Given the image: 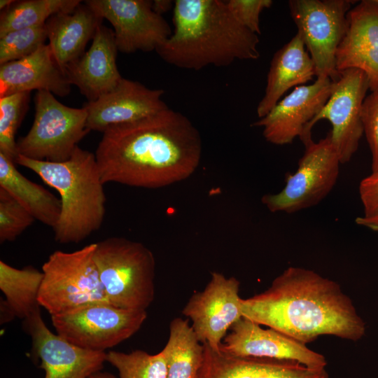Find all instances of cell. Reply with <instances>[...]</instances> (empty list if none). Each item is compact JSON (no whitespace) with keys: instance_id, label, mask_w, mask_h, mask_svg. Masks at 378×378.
<instances>
[{"instance_id":"cell-38","label":"cell","mask_w":378,"mask_h":378,"mask_svg":"<svg viewBox=\"0 0 378 378\" xmlns=\"http://www.w3.org/2000/svg\"><path fill=\"white\" fill-rule=\"evenodd\" d=\"M15 1L13 0H1L0 9L4 10L10 7Z\"/></svg>"},{"instance_id":"cell-33","label":"cell","mask_w":378,"mask_h":378,"mask_svg":"<svg viewBox=\"0 0 378 378\" xmlns=\"http://www.w3.org/2000/svg\"><path fill=\"white\" fill-rule=\"evenodd\" d=\"M227 7L237 20L251 32L260 34V15L273 4L272 0H228Z\"/></svg>"},{"instance_id":"cell-27","label":"cell","mask_w":378,"mask_h":378,"mask_svg":"<svg viewBox=\"0 0 378 378\" xmlns=\"http://www.w3.org/2000/svg\"><path fill=\"white\" fill-rule=\"evenodd\" d=\"M80 0L15 1L1 12L0 37L18 29L45 24L53 15L74 10Z\"/></svg>"},{"instance_id":"cell-16","label":"cell","mask_w":378,"mask_h":378,"mask_svg":"<svg viewBox=\"0 0 378 378\" xmlns=\"http://www.w3.org/2000/svg\"><path fill=\"white\" fill-rule=\"evenodd\" d=\"M242 317L230 329L220 349L231 355L295 361L311 368H326L325 356L307 344L272 328Z\"/></svg>"},{"instance_id":"cell-4","label":"cell","mask_w":378,"mask_h":378,"mask_svg":"<svg viewBox=\"0 0 378 378\" xmlns=\"http://www.w3.org/2000/svg\"><path fill=\"white\" fill-rule=\"evenodd\" d=\"M15 162L36 173L59 192L62 209L53 228L56 241L78 243L100 228L106 198L95 154L77 146L71 158L62 162L20 155Z\"/></svg>"},{"instance_id":"cell-18","label":"cell","mask_w":378,"mask_h":378,"mask_svg":"<svg viewBox=\"0 0 378 378\" xmlns=\"http://www.w3.org/2000/svg\"><path fill=\"white\" fill-rule=\"evenodd\" d=\"M338 72L356 69L365 74L370 90L378 85V2L363 0L346 14L345 34L336 51Z\"/></svg>"},{"instance_id":"cell-22","label":"cell","mask_w":378,"mask_h":378,"mask_svg":"<svg viewBox=\"0 0 378 378\" xmlns=\"http://www.w3.org/2000/svg\"><path fill=\"white\" fill-rule=\"evenodd\" d=\"M314 76V64L296 33L272 59L265 94L256 109L258 118L266 115L288 90L312 80Z\"/></svg>"},{"instance_id":"cell-19","label":"cell","mask_w":378,"mask_h":378,"mask_svg":"<svg viewBox=\"0 0 378 378\" xmlns=\"http://www.w3.org/2000/svg\"><path fill=\"white\" fill-rule=\"evenodd\" d=\"M118 48L113 31L101 24L88 51L64 70L71 85L92 102L112 90L122 80L116 64Z\"/></svg>"},{"instance_id":"cell-24","label":"cell","mask_w":378,"mask_h":378,"mask_svg":"<svg viewBox=\"0 0 378 378\" xmlns=\"http://www.w3.org/2000/svg\"><path fill=\"white\" fill-rule=\"evenodd\" d=\"M15 163L0 152V188L8 192L35 220L53 229L61 214L60 198L22 175Z\"/></svg>"},{"instance_id":"cell-9","label":"cell","mask_w":378,"mask_h":378,"mask_svg":"<svg viewBox=\"0 0 378 378\" xmlns=\"http://www.w3.org/2000/svg\"><path fill=\"white\" fill-rule=\"evenodd\" d=\"M146 317V310L101 302L52 315L51 321L56 333L70 343L85 349L105 351L134 335Z\"/></svg>"},{"instance_id":"cell-15","label":"cell","mask_w":378,"mask_h":378,"mask_svg":"<svg viewBox=\"0 0 378 378\" xmlns=\"http://www.w3.org/2000/svg\"><path fill=\"white\" fill-rule=\"evenodd\" d=\"M335 81L319 77L314 83L295 87L264 117L253 125L262 128L265 139L274 145L291 144L302 136L305 127L323 107Z\"/></svg>"},{"instance_id":"cell-36","label":"cell","mask_w":378,"mask_h":378,"mask_svg":"<svg viewBox=\"0 0 378 378\" xmlns=\"http://www.w3.org/2000/svg\"><path fill=\"white\" fill-rule=\"evenodd\" d=\"M356 223L358 225L378 232V216L372 217L358 216L356 219Z\"/></svg>"},{"instance_id":"cell-12","label":"cell","mask_w":378,"mask_h":378,"mask_svg":"<svg viewBox=\"0 0 378 378\" xmlns=\"http://www.w3.org/2000/svg\"><path fill=\"white\" fill-rule=\"evenodd\" d=\"M85 4L113 27L118 50L149 52L172 35L169 24L152 9L150 0H88Z\"/></svg>"},{"instance_id":"cell-39","label":"cell","mask_w":378,"mask_h":378,"mask_svg":"<svg viewBox=\"0 0 378 378\" xmlns=\"http://www.w3.org/2000/svg\"><path fill=\"white\" fill-rule=\"evenodd\" d=\"M376 1H377V2H378V0H376Z\"/></svg>"},{"instance_id":"cell-31","label":"cell","mask_w":378,"mask_h":378,"mask_svg":"<svg viewBox=\"0 0 378 378\" xmlns=\"http://www.w3.org/2000/svg\"><path fill=\"white\" fill-rule=\"evenodd\" d=\"M35 218L8 192L0 188V242L14 241Z\"/></svg>"},{"instance_id":"cell-17","label":"cell","mask_w":378,"mask_h":378,"mask_svg":"<svg viewBox=\"0 0 378 378\" xmlns=\"http://www.w3.org/2000/svg\"><path fill=\"white\" fill-rule=\"evenodd\" d=\"M164 92L122 78L112 90L84 104L87 126L90 130L103 132L111 126L155 114L169 107L162 99Z\"/></svg>"},{"instance_id":"cell-28","label":"cell","mask_w":378,"mask_h":378,"mask_svg":"<svg viewBox=\"0 0 378 378\" xmlns=\"http://www.w3.org/2000/svg\"><path fill=\"white\" fill-rule=\"evenodd\" d=\"M106 362L115 368L119 378H167V359L163 350L150 354L143 350L130 353L109 351Z\"/></svg>"},{"instance_id":"cell-35","label":"cell","mask_w":378,"mask_h":378,"mask_svg":"<svg viewBox=\"0 0 378 378\" xmlns=\"http://www.w3.org/2000/svg\"><path fill=\"white\" fill-rule=\"evenodd\" d=\"M174 6V1L171 0H154L152 1V9L158 15L169 11Z\"/></svg>"},{"instance_id":"cell-20","label":"cell","mask_w":378,"mask_h":378,"mask_svg":"<svg viewBox=\"0 0 378 378\" xmlns=\"http://www.w3.org/2000/svg\"><path fill=\"white\" fill-rule=\"evenodd\" d=\"M204 345L197 378H330L326 368L295 361L237 356Z\"/></svg>"},{"instance_id":"cell-8","label":"cell","mask_w":378,"mask_h":378,"mask_svg":"<svg viewBox=\"0 0 378 378\" xmlns=\"http://www.w3.org/2000/svg\"><path fill=\"white\" fill-rule=\"evenodd\" d=\"M296 171L286 176L277 193L266 194L262 203L272 213H295L319 204L335 186L341 164L329 133L306 144Z\"/></svg>"},{"instance_id":"cell-23","label":"cell","mask_w":378,"mask_h":378,"mask_svg":"<svg viewBox=\"0 0 378 378\" xmlns=\"http://www.w3.org/2000/svg\"><path fill=\"white\" fill-rule=\"evenodd\" d=\"M102 20L85 3L71 12L55 14L47 20L48 44L64 72L84 54L87 43L92 40Z\"/></svg>"},{"instance_id":"cell-7","label":"cell","mask_w":378,"mask_h":378,"mask_svg":"<svg viewBox=\"0 0 378 378\" xmlns=\"http://www.w3.org/2000/svg\"><path fill=\"white\" fill-rule=\"evenodd\" d=\"M35 116L28 133L16 143L17 156L52 162L69 160L90 131L85 108L69 107L46 90L35 95Z\"/></svg>"},{"instance_id":"cell-6","label":"cell","mask_w":378,"mask_h":378,"mask_svg":"<svg viewBox=\"0 0 378 378\" xmlns=\"http://www.w3.org/2000/svg\"><path fill=\"white\" fill-rule=\"evenodd\" d=\"M95 248L93 243L71 252L55 251L43 263L38 302L51 316L109 302L94 260Z\"/></svg>"},{"instance_id":"cell-5","label":"cell","mask_w":378,"mask_h":378,"mask_svg":"<svg viewBox=\"0 0 378 378\" xmlns=\"http://www.w3.org/2000/svg\"><path fill=\"white\" fill-rule=\"evenodd\" d=\"M94 260L108 302L146 310L155 298V260L143 244L113 237L96 243Z\"/></svg>"},{"instance_id":"cell-3","label":"cell","mask_w":378,"mask_h":378,"mask_svg":"<svg viewBox=\"0 0 378 378\" xmlns=\"http://www.w3.org/2000/svg\"><path fill=\"white\" fill-rule=\"evenodd\" d=\"M173 11L174 31L155 50L167 63L198 71L259 58L258 35L237 20L226 1L176 0Z\"/></svg>"},{"instance_id":"cell-29","label":"cell","mask_w":378,"mask_h":378,"mask_svg":"<svg viewBox=\"0 0 378 378\" xmlns=\"http://www.w3.org/2000/svg\"><path fill=\"white\" fill-rule=\"evenodd\" d=\"M29 92L0 97V152L13 159L17 157L15 134L25 115Z\"/></svg>"},{"instance_id":"cell-13","label":"cell","mask_w":378,"mask_h":378,"mask_svg":"<svg viewBox=\"0 0 378 378\" xmlns=\"http://www.w3.org/2000/svg\"><path fill=\"white\" fill-rule=\"evenodd\" d=\"M239 286L235 277L212 272L204 289L188 300L182 314L191 321V328L202 344L219 349L227 331L243 317Z\"/></svg>"},{"instance_id":"cell-32","label":"cell","mask_w":378,"mask_h":378,"mask_svg":"<svg viewBox=\"0 0 378 378\" xmlns=\"http://www.w3.org/2000/svg\"><path fill=\"white\" fill-rule=\"evenodd\" d=\"M362 108V121L371 154L372 172H378V85L370 90Z\"/></svg>"},{"instance_id":"cell-2","label":"cell","mask_w":378,"mask_h":378,"mask_svg":"<svg viewBox=\"0 0 378 378\" xmlns=\"http://www.w3.org/2000/svg\"><path fill=\"white\" fill-rule=\"evenodd\" d=\"M242 316L303 344L321 335L356 342L365 323L338 283L302 267H289L261 293L241 301Z\"/></svg>"},{"instance_id":"cell-34","label":"cell","mask_w":378,"mask_h":378,"mask_svg":"<svg viewBox=\"0 0 378 378\" xmlns=\"http://www.w3.org/2000/svg\"><path fill=\"white\" fill-rule=\"evenodd\" d=\"M358 192L365 217L378 216V172L362 179Z\"/></svg>"},{"instance_id":"cell-10","label":"cell","mask_w":378,"mask_h":378,"mask_svg":"<svg viewBox=\"0 0 378 378\" xmlns=\"http://www.w3.org/2000/svg\"><path fill=\"white\" fill-rule=\"evenodd\" d=\"M354 1L290 0L291 18L315 67L316 76L335 81L336 51L345 34L346 14Z\"/></svg>"},{"instance_id":"cell-26","label":"cell","mask_w":378,"mask_h":378,"mask_svg":"<svg viewBox=\"0 0 378 378\" xmlns=\"http://www.w3.org/2000/svg\"><path fill=\"white\" fill-rule=\"evenodd\" d=\"M167 359V378H197L204 357V345L187 320L178 317L169 325V335L162 349Z\"/></svg>"},{"instance_id":"cell-14","label":"cell","mask_w":378,"mask_h":378,"mask_svg":"<svg viewBox=\"0 0 378 378\" xmlns=\"http://www.w3.org/2000/svg\"><path fill=\"white\" fill-rule=\"evenodd\" d=\"M24 325L45 372L44 378H90L102 371L106 362L105 351L78 347L54 334L46 326L40 309L24 319Z\"/></svg>"},{"instance_id":"cell-1","label":"cell","mask_w":378,"mask_h":378,"mask_svg":"<svg viewBox=\"0 0 378 378\" xmlns=\"http://www.w3.org/2000/svg\"><path fill=\"white\" fill-rule=\"evenodd\" d=\"M102 133L94 154L104 184L161 188L189 178L201 160L200 132L169 107Z\"/></svg>"},{"instance_id":"cell-21","label":"cell","mask_w":378,"mask_h":378,"mask_svg":"<svg viewBox=\"0 0 378 378\" xmlns=\"http://www.w3.org/2000/svg\"><path fill=\"white\" fill-rule=\"evenodd\" d=\"M71 85L49 44L41 46L27 57L0 65V97L33 90L64 97L70 93Z\"/></svg>"},{"instance_id":"cell-25","label":"cell","mask_w":378,"mask_h":378,"mask_svg":"<svg viewBox=\"0 0 378 378\" xmlns=\"http://www.w3.org/2000/svg\"><path fill=\"white\" fill-rule=\"evenodd\" d=\"M43 274L33 266L18 269L0 260L1 323L15 317L26 319L40 309L38 294Z\"/></svg>"},{"instance_id":"cell-37","label":"cell","mask_w":378,"mask_h":378,"mask_svg":"<svg viewBox=\"0 0 378 378\" xmlns=\"http://www.w3.org/2000/svg\"><path fill=\"white\" fill-rule=\"evenodd\" d=\"M90 378H118L113 374L106 372H98L90 377Z\"/></svg>"},{"instance_id":"cell-30","label":"cell","mask_w":378,"mask_h":378,"mask_svg":"<svg viewBox=\"0 0 378 378\" xmlns=\"http://www.w3.org/2000/svg\"><path fill=\"white\" fill-rule=\"evenodd\" d=\"M46 38V24L7 33L0 37V64L30 55L45 44Z\"/></svg>"},{"instance_id":"cell-11","label":"cell","mask_w":378,"mask_h":378,"mask_svg":"<svg viewBox=\"0 0 378 378\" xmlns=\"http://www.w3.org/2000/svg\"><path fill=\"white\" fill-rule=\"evenodd\" d=\"M369 90V80L362 71L348 69L339 72L330 97L300 139L303 144L312 141L314 125L328 120L332 125L329 132L331 141L341 164L349 162L364 133L362 108Z\"/></svg>"}]
</instances>
